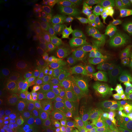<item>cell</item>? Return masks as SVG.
I'll return each mask as SVG.
<instances>
[{
  "instance_id": "6da1fadb",
  "label": "cell",
  "mask_w": 132,
  "mask_h": 132,
  "mask_svg": "<svg viewBox=\"0 0 132 132\" xmlns=\"http://www.w3.org/2000/svg\"><path fill=\"white\" fill-rule=\"evenodd\" d=\"M102 87L113 99L118 108L128 106L127 102V90L119 80L113 77H106L105 83Z\"/></svg>"
},
{
  "instance_id": "7a4b0ae2",
  "label": "cell",
  "mask_w": 132,
  "mask_h": 132,
  "mask_svg": "<svg viewBox=\"0 0 132 132\" xmlns=\"http://www.w3.org/2000/svg\"><path fill=\"white\" fill-rule=\"evenodd\" d=\"M98 54L101 60V69L104 75L119 80L125 58H118L102 52Z\"/></svg>"
},
{
  "instance_id": "3957f363",
  "label": "cell",
  "mask_w": 132,
  "mask_h": 132,
  "mask_svg": "<svg viewBox=\"0 0 132 132\" xmlns=\"http://www.w3.org/2000/svg\"><path fill=\"white\" fill-rule=\"evenodd\" d=\"M107 26L119 36L130 34L131 23L130 20L121 14H110L105 16Z\"/></svg>"
},
{
  "instance_id": "277c9868",
  "label": "cell",
  "mask_w": 132,
  "mask_h": 132,
  "mask_svg": "<svg viewBox=\"0 0 132 132\" xmlns=\"http://www.w3.org/2000/svg\"><path fill=\"white\" fill-rule=\"evenodd\" d=\"M97 116L110 125L113 130H119V122L118 110L98 106Z\"/></svg>"
},
{
  "instance_id": "5b68a950",
  "label": "cell",
  "mask_w": 132,
  "mask_h": 132,
  "mask_svg": "<svg viewBox=\"0 0 132 132\" xmlns=\"http://www.w3.org/2000/svg\"><path fill=\"white\" fill-rule=\"evenodd\" d=\"M95 89L96 91V100L98 102L99 106L114 110H118V106L103 87H97Z\"/></svg>"
},
{
  "instance_id": "8992f818",
  "label": "cell",
  "mask_w": 132,
  "mask_h": 132,
  "mask_svg": "<svg viewBox=\"0 0 132 132\" xmlns=\"http://www.w3.org/2000/svg\"><path fill=\"white\" fill-rule=\"evenodd\" d=\"M21 56L19 48H14L11 50L3 53L0 56V62L5 67H12L17 64Z\"/></svg>"
},
{
  "instance_id": "52a82bcc",
  "label": "cell",
  "mask_w": 132,
  "mask_h": 132,
  "mask_svg": "<svg viewBox=\"0 0 132 132\" xmlns=\"http://www.w3.org/2000/svg\"><path fill=\"white\" fill-rule=\"evenodd\" d=\"M119 130L132 128V110L128 106L119 108L118 110Z\"/></svg>"
},
{
  "instance_id": "ba28073f",
  "label": "cell",
  "mask_w": 132,
  "mask_h": 132,
  "mask_svg": "<svg viewBox=\"0 0 132 132\" xmlns=\"http://www.w3.org/2000/svg\"><path fill=\"white\" fill-rule=\"evenodd\" d=\"M127 91L132 90V69L125 59L123 62L119 79Z\"/></svg>"
},
{
  "instance_id": "9c48e42d",
  "label": "cell",
  "mask_w": 132,
  "mask_h": 132,
  "mask_svg": "<svg viewBox=\"0 0 132 132\" xmlns=\"http://www.w3.org/2000/svg\"><path fill=\"white\" fill-rule=\"evenodd\" d=\"M85 34V31L81 27H74L68 31L65 40L69 45H74L82 40Z\"/></svg>"
},
{
  "instance_id": "30bf717a",
  "label": "cell",
  "mask_w": 132,
  "mask_h": 132,
  "mask_svg": "<svg viewBox=\"0 0 132 132\" xmlns=\"http://www.w3.org/2000/svg\"><path fill=\"white\" fill-rule=\"evenodd\" d=\"M87 77L94 88L103 86L106 78L102 69H92Z\"/></svg>"
},
{
  "instance_id": "8fae6325",
  "label": "cell",
  "mask_w": 132,
  "mask_h": 132,
  "mask_svg": "<svg viewBox=\"0 0 132 132\" xmlns=\"http://www.w3.org/2000/svg\"><path fill=\"white\" fill-rule=\"evenodd\" d=\"M98 47L102 52L110 54L118 58H125V55L119 49L116 44L103 42L100 45H98Z\"/></svg>"
},
{
  "instance_id": "7c38bea8",
  "label": "cell",
  "mask_w": 132,
  "mask_h": 132,
  "mask_svg": "<svg viewBox=\"0 0 132 132\" xmlns=\"http://www.w3.org/2000/svg\"><path fill=\"white\" fill-rule=\"evenodd\" d=\"M92 127L94 132H111L113 129L98 116L91 117Z\"/></svg>"
},
{
  "instance_id": "4fadbf2b",
  "label": "cell",
  "mask_w": 132,
  "mask_h": 132,
  "mask_svg": "<svg viewBox=\"0 0 132 132\" xmlns=\"http://www.w3.org/2000/svg\"><path fill=\"white\" fill-rule=\"evenodd\" d=\"M119 49L125 54V56L128 55V50L132 44L131 37L130 34L120 36L118 40L115 43Z\"/></svg>"
},
{
  "instance_id": "5bb4252c",
  "label": "cell",
  "mask_w": 132,
  "mask_h": 132,
  "mask_svg": "<svg viewBox=\"0 0 132 132\" xmlns=\"http://www.w3.org/2000/svg\"><path fill=\"white\" fill-rule=\"evenodd\" d=\"M74 58H75V54L72 52L70 51L62 52L58 56V61L60 65L63 67H67L73 63Z\"/></svg>"
},
{
  "instance_id": "9a60e30c",
  "label": "cell",
  "mask_w": 132,
  "mask_h": 132,
  "mask_svg": "<svg viewBox=\"0 0 132 132\" xmlns=\"http://www.w3.org/2000/svg\"><path fill=\"white\" fill-rule=\"evenodd\" d=\"M120 11L123 15L127 19L132 18V0H120L119 1Z\"/></svg>"
},
{
  "instance_id": "2e32d148",
  "label": "cell",
  "mask_w": 132,
  "mask_h": 132,
  "mask_svg": "<svg viewBox=\"0 0 132 132\" xmlns=\"http://www.w3.org/2000/svg\"><path fill=\"white\" fill-rule=\"evenodd\" d=\"M84 61L91 69H101V60L98 54L92 53L89 56L84 60Z\"/></svg>"
},
{
  "instance_id": "e0dca14e",
  "label": "cell",
  "mask_w": 132,
  "mask_h": 132,
  "mask_svg": "<svg viewBox=\"0 0 132 132\" xmlns=\"http://www.w3.org/2000/svg\"><path fill=\"white\" fill-rule=\"evenodd\" d=\"M103 34L105 42L110 44H115L119 37V36L108 26L104 29Z\"/></svg>"
},
{
  "instance_id": "ac0fdd59",
  "label": "cell",
  "mask_w": 132,
  "mask_h": 132,
  "mask_svg": "<svg viewBox=\"0 0 132 132\" xmlns=\"http://www.w3.org/2000/svg\"><path fill=\"white\" fill-rule=\"evenodd\" d=\"M105 16L103 13L95 9H90L85 12L84 19H87L95 21L101 20H105Z\"/></svg>"
},
{
  "instance_id": "d6986e66",
  "label": "cell",
  "mask_w": 132,
  "mask_h": 132,
  "mask_svg": "<svg viewBox=\"0 0 132 132\" xmlns=\"http://www.w3.org/2000/svg\"><path fill=\"white\" fill-rule=\"evenodd\" d=\"M88 39L92 44L97 45H100L104 42L103 32L100 30H95L89 32Z\"/></svg>"
},
{
  "instance_id": "ffe728a7",
  "label": "cell",
  "mask_w": 132,
  "mask_h": 132,
  "mask_svg": "<svg viewBox=\"0 0 132 132\" xmlns=\"http://www.w3.org/2000/svg\"><path fill=\"white\" fill-rule=\"evenodd\" d=\"M75 80L78 82L80 89L82 90V91L89 89H91L93 87L86 76L80 75L77 77H76Z\"/></svg>"
},
{
  "instance_id": "44dd1931",
  "label": "cell",
  "mask_w": 132,
  "mask_h": 132,
  "mask_svg": "<svg viewBox=\"0 0 132 132\" xmlns=\"http://www.w3.org/2000/svg\"><path fill=\"white\" fill-rule=\"evenodd\" d=\"M24 116H25V114H24V112L21 111L15 114L10 121V125H11V127L16 128L19 127H20L23 124L22 123L24 120Z\"/></svg>"
},
{
  "instance_id": "7402d4cb",
  "label": "cell",
  "mask_w": 132,
  "mask_h": 132,
  "mask_svg": "<svg viewBox=\"0 0 132 132\" xmlns=\"http://www.w3.org/2000/svg\"><path fill=\"white\" fill-rule=\"evenodd\" d=\"M81 100L82 102L91 103L96 100V91L94 87L82 91Z\"/></svg>"
},
{
  "instance_id": "603a6c76",
  "label": "cell",
  "mask_w": 132,
  "mask_h": 132,
  "mask_svg": "<svg viewBox=\"0 0 132 132\" xmlns=\"http://www.w3.org/2000/svg\"><path fill=\"white\" fill-rule=\"evenodd\" d=\"M79 89L80 88H79L78 82L75 79L73 78V80H71L67 85L66 92H67V95L70 98H72L77 94Z\"/></svg>"
},
{
  "instance_id": "cb8c5ba5",
  "label": "cell",
  "mask_w": 132,
  "mask_h": 132,
  "mask_svg": "<svg viewBox=\"0 0 132 132\" xmlns=\"http://www.w3.org/2000/svg\"><path fill=\"white\" fill-rule=\"evenodd\" d=\"M86 123L82 119L77 118L73 122V132H87Z\"/></svg>"
},
{
  "instance_id": "d4e9b609",
  "label": "cell",
  "mask_w": 132,
  "mask_h": 132,
  "mask_svg": "<svg viewBox=\"0 0 132 132\" xmlns=\"http://www.w3.org/2000/svg\"><path fill=\"white\" fill-rule=\"evenodd\" d=\"M0 97L4 101H7L12 97V90L11 86L7 85L2 86L0 90Z\"/></svg>"
},
{
  "instance_id": "484cf974",
  "label": "cell",
  "mask_w": 132,
  "mask_h": 132,
  "mask_svg": "<svg viewBox=\"0 0 132 132\" xmlns=\"http://www.w3.org/2000/svg\"><path fill=\"white\" fill-rule=\"evenodd\" d=\"M9 81L15 86H21L23 85L24 82V79L23 76L21 74L17 73V72H14L12 73L9 77Z\"/></svg>"
},
{
  "instance_id": "4316f807",
  "label": "cell",
  "mask_w": 132,
  "mask_h": 132,
  "mask_svg": "<svg viewBox=\"0 0 132 132\" xmlns=\"http://www.w3.org/2000/svg\"><path fill=\"white\" fill-rule=\"evenodd\" d=\"M85 7L78 4H73L68 6L66 7V12L74 15H80L85 12Z\"/></svg>"
},
{
  "instance_id": "83f0119b",
  "label": "cell",
  "mask_w": 132,
  "mask_h": 132,
  "mask_svg": "<svg viewBox=\"0 0 132 132\" xmlns=\"http://www.w3.org/2000/svg\"><path fill=\"white\" fill-rule=\"evenodd\" d=\"M44 106L47 111L50 112H54L57 111L59 107V103L56 100H46L44 103Z\"/></svg>"
},
{
  "instance_id": "f1b7e54d",
  "label": "cell",
  "mask_w": 132,
  "mask_h": 132,
  "mask_svg": "<svg viewBox=\"0 0 132 132\" xmlns=\"http://www.w3.org/2000/svg\"><path fill=\"white\" fill-rule=\"evenodd\" d=\"M76 63H77V66H78V70L80 71L81 75H85L87 77L88 74L90 72V71L92 70L85 63L84 61L77 60L76 61Z\"/></svg>"
},
{
  "instance_id": "f546056e",
  "label": "cell",
  "mask_w": 132,
  "mask_h": 132,
  "mask_svg": "<svg viewBox=\"0 0 132 132\" xmlns=\"http://www.w3.org/2000/svg\"><path fill=\"white\" fill-rule=\"evenodd\" d=\"M55 82V78L52 74H47L43 78L42 85L45 88H51L54 85Z\"/></svg>"
},
{
  "instance_id": "4dcf8cb0",
  "label": "cell",
  "mask_w": 132,
  "mask_h": 132,
  "mask_svg": "<svg viewBox=\"0 0 132 132\" xmlns=\"http://www.w3.org/2000/svg\"><path fill=\"white\" fill-rule=\"evenodd\" d=\"M91 54H92V52L87 50L79 48L76 51L75 57L78 59V60L84 61L86 59H87Z\"/></svg>"
},
{
  "instance_id": "1f68e13d",
  "label": "cell",
  "mask_w": 132,
  "mask_h": 132,
  "mask_svg": "<svg viewBox=\"0 0 132 132\" xmlns=\"http://www.w3.org/2000/svg\"><path fill=\"white\" fill-rule=\"evenodd\" d=\"M82 25H83V29L85 31V32L89 33L92 32V31L97 30L96 26H95L94 21L90 20L84 19Z\"/></svg>"
},
{
  "instance_id": "d6a6232c",
  "label": "cell",
  "mask_w": 132,
  "mask_h": 132,
  "mask_svg": "<svg viewBox=\"0 0 132 132\" xmlns=\"http://www.w3.org/2000/svg\"><path fill=\"white\" fill-rule=\"evenodd\" d=\"M69 73L71 77H72L75 79L76 77L81 75L80 73V71L78 70V66L76 63V61L73 62L71 65L69 66Z\"/></svg>"
},
{
  "instance_id": "836d02e7",
  "label": "cell",
  "mask_w": 132,
  "mask_h": 132,
  "mask_svg": "<svg viewBox=\"0 0 132 132\" xmlns=\"http://www.w3.org/2000/svg\"><path fill=\"white\" fill-rule=\"evenodd\" d=\"M11 14L14 17L17 19H22L26 15V11L23 8L16 7L12 9L11 11Z\"/></svg>"
},
{
  "instance_id": "e575fe53",
  "label": "cell",
  "mask_w": 132,
  "mask_h": 132,
  "mask_svg": "<svg viewBox=\"0 0 132 132\" xmlns=\"http://www.w3.org/2000/svg\"><path fill=\"white\" fill-rule=\"evenodd\" d=\"M44 52L42 50V48H37L35 51L32 50L31 52L30 55L31 58H32L33 60H37V59L40 58L41 56H42L43 53Z\"/></svg>"
},
{
  "instance_id": "d590c367",
  "label": "cell",
  "mask_w": 132,
  "mask_h": 132,
  "mask_svg": "<svg viewBox=\"0 0 132 132\" xmlns=\"http://www.w3.org/2000/svg\"><path fill=\"white\" fill-rule=\"evenodd\" d=\"M41 64V62L39 61L38 60H32L31 61L30 65L28 68V70L29 71H32L37 69L38 67H40Z\"/></svg>"
},
{
  "instance_id": "8d00e7d4",
  "label": "cell",
  "mask_w": 132,
  "mask_h": 132,
  "mask_svg": "<svg viewBox=\"0 0 132 132\" xmlns=\"http://www.w3.org/2000/svg\"><path fill=\"white\" fill-rule=\"evenodd\" d=\"M127 102L128 106L132 110V90L127 91Z\"/></svg>"
},
{
  "instance_id": "74e56055",
  "label": "cell",
  "mask_w": 132,
  "mask_h": 132,
  "mask_svg": "<svg viewBox=\"0 0 132 132\" xmlns=\"http://www.w3.org/2000/svg\"><path fill=\"white\" fill-rule=\"evenodd\" d=\"M20 132H30V128L28 125L23 123L20 127Z\"/></svg>"
},
{
  "instance_id": "f35d334b",
  "label": "cell",
  "mask_w": 132,
  "mask_h": 132,
  "mask_svg": "<svg viewBox=\"0 0 132 132\" xmlns=\"http://www.w3.org/2000/svg\"><path fill=\"white\" fill-rule=\"evenodd\" d=\"M62 127L59 125H56L54 126L49 132H62Z\"/></svg>"
},
{
  "instance_id": "ab89813d",
  "label": "cell",
  "mask_w": 132,
  "mask_h": 132,
  "mask_svg": "<svg viewBox=\"0 0 132 132\" xmlns=\"http://www.w3.org/2000/svg\"><path fill=\"white\" fill-rule=\"evenodd\" d=\"M48 122V119L47 116H44L42 118V121H41V124L44 126H46V125H47Z\"/></svg>"
},
{
  "instance_id": "60d3db41",
  "label": "cell",
  "mask_w": 132,
  "mask_h": 132,
  "mask_svg": "<svg viewBox=\"0 0 132 132\" xmlns=\"http://www.w3.org/2000/svg\"><path fill=\"white\" fill-rule=\"evenodd\" d=\"M128 56L130 57V59H132V44H131L128 50Z\"/></svg>"
},
{
  "instance_id": "b9f144b4",
  "label": "cell",
  "mask_w": 132,
  "mask_h": 132,
  "mask_svg": "<svg viewBox=\"0 0 132 132\" xmlns=\"http://www.w3.org/2000/svg\"><path fill=\"white\" fill-rule=\"evenodd\" d=\"M36 117H37V114H36V113L32 114L31 115V116L30 117V119L29 120H30L31 122H34V120H36Z\"/></svg>"
},
{
  "instance_id": "7bdbcfd3",
  "label": "cell",
  "mask_w": 132,
  "mask_h": 132,
  "mask_svg": "<svg viewBox=\"0 0 132 132\" xmlns=\"http://www.w3.org/2000/svg\"><path fill=\"white\" fill-rule=\"evenodd\" d=\"M18 65H19V70H21V69L23 68V66H24L23 62H21V61H20V62H19V64H18Z\"/></svg>"
},
{
  "instance_id": "ee69618b",
  "label": "cell",
  "mask_w": 132,
  "mask_h": 132,
  "mask_svg": "<svg viewBox=\"0 0 132 132\" xmlns=\"http://www.w3.org/2000/svg\"><path fill=\"white\" fill-rule=\"evenodd\" d=\"M11 3L14 4H16L19 3V1H18V0H12V1H11Z\"/></svg>"
},
{
  "instance_id": "f6af8a7d",
  "label": "cell",
  "mask_w": 132,
  "mask_h": 132,
  "mask_svg": "<svg viewBox=\"0 0 132 132\" xmlns=\"http://www.w3.org/2000/svg\"><path fill=\"white\" fill-rule=\"evenodd\" d=\"M111 132H118V130H113Z\"/></svg>"
},
{
  "instance_id": "bcb514c9",
  "label": "cell",
  "mask_w": 132,
  "mask_h": 132,
  "mask_svg": "<svg viewBox=\"0 0 132 132\" xmlns=\"http://www.w3.org/2000/svg\"><path fill=\"white\" fill-rule=\"evenodd\" d=\"M130 65H131V69H132V61L130 62Z\"/></svg>"
},
{
  "instance_id": "7dc6e473",
  "label": "cell",
  "mask_w": 132,
  "mask_h": 132,
  "mask_svg": "<svg viewBox=\"0 0 132 132\" xmlns=\"http://www.w3.org/2000/svg\"><path fill=\"white\" fill-rule=\"evenodd\" d=\"M35 132H36V131H35Z\"/></svg>"
}]
</instances>
